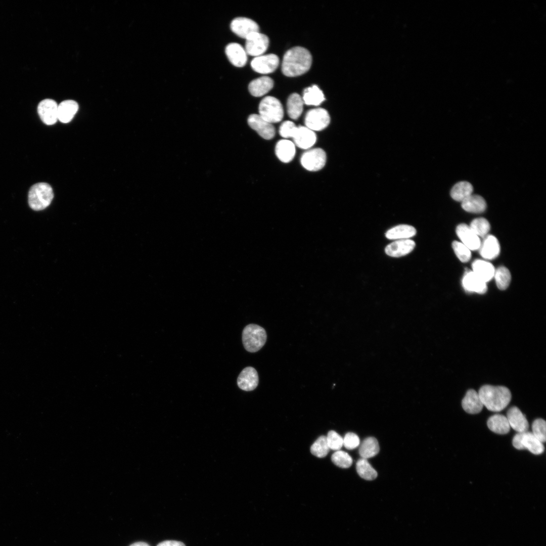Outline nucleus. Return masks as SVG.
Masks as SVG:
<instances>
[{"label":"nucleus","mask_w":546,"mask_h":546,"mask_svg":"<svg viewBox=\"0 0 546 546\" xmlns=\"http://www.w3.org/2000/svg\"><path fill=\"white\" fill-rule=\"evenodd\" d=\"M311 63L312 57L308 50L301 47H293L283 57L282 71L289 77L301 75L308 71Z\"/></svg>","instance_id":"nucleus-1"},{"label":"nucleus","mask_w":546,"mask_h":546,"mask_svg":"<svg viewBox=\"0 0 546 546\" xmlns=\"http://www.w3.org/2000/svg\"><path fill=\"white\" fill-rule=\"evenodd\" d=\"M478 393L483 406L493 412H499L505 408L512 397L510 390L503 386L485 385Z\"/></svg>","instance_id":"nucleus-2"},{"label":"nucleus","mask_w":546,"mask_h":546,"mask_svg":"<svg viewBox=\"0 0 546 546\" xmlns=\"http://www.w3.org/2000/svg\"><path fill=\"white\" fill-rule=\"evenodd\" d=\"M54 198L51 186L46 183H38L33 185L28 193V204L34 210H42L48 207Z\"/></svg>","instance_id":"nucleus-3"},{"label":"nucleus","mask_w":546,"mask_h":546,"mask_svg":"<svg viewBox=\"0 0 546 546\" xmlns=\"http://www.w3.org/2000/svg\"><path fill=\"white\" fill-rule=\"evenodd\" d=\"M267 335L264 328L256 324L246 326L242 332V342L245 349L251 352L260 350L266 341Z\"/></svg>","instance_id":"nucleus-4"},{"label":"nucleus","mask_w":546,"mask_h":546,"mask_svg":"<svg viewBox=\"0 0 546 546\" xmlns=\"http://www.w3.org/2000/svg\"><path fill=\"white\" fill-rule=\"evenodd\" d=\"M259 115L270 123L281 121L284 116V110L280 101L276 98L267 96L259 105Z\"/></svg>","instance_id":"nucleus-5"},{"label":"nucleus","mask_w":546,"mask_h":546,"mask_svg":"<svg viewBox=\"0 0 546 546\" xmlns=\"http://www.w3.org/2000/svg\"><path fill=\"white\" fill-rule=\"evenodd\" d=\"M513 446L519 450L527 449L532 453L539 455L544 450V446L531 432L517 433L512 440Z\"/></svg>","instance_id":"nucleus-6"},{"label":"nucleus","mask_w":546,"mask_h":546,"mask_svg":"<svg viewBox=\"0 0 546 546\" xmlns=\"http://www.w3.org/2000/svg\"><path fill=\"white\" fill-rule=\"evenodd\" d=\"M302 166L306 170L316 171L322 169L326 162V154L321 148H314L305 151L300 159Z\"/></svg>","instance_id":"nucleus-7"},{"label":"nucleus","mask_w":546,"mask_h":546,"mask_svg":"<svg viewBox=\"0 0 546 546\" xmlns=\"http://www.w3.org/2000/svg\"><path fill=\"white\" fill-rule=\"evenodd\" d=\"M330 122L328 111L322 108L309 110L304 119L305 126L312 131H320L326 128Z\"/></svg>","instance_id":"nucleus-8"},{"label":"nucleus","mask_w":546,"mask_h":546,"mask_svg":"<svg viewBox=\"0 0 546 546\" xmlns=\"http://www.w3.org/2000/svg\"><path fill=\"white\" fill-rule=\"evenodd\" d=\"M245 50L249 55L257 57L262 55L267 49L269 39L259 32L249 35L246 39Z\"/></svg>","instance_id":"nucleus-9"},{"label":"nucleus","mask_w":546,"mask_h":546,"mask_svg":"<svg viewBox=\"0 0 546 546\" xmlns=\"http://www.w3.org/2000/svg\"><path fill=\"white\" fill-rule=\"evenodd\" d=\"M279 64V59L274 54L256 57L251 62V66L253 70L261 74H268L274 72Z\"/></svg>","instance_id":"nucleus-10"},{"label":"nucleus","mask_w":546,"mask_h":546,"mask_svg":"<svg viewBox=\"0 0 546 546\" xmlns=\"http://www.w3.org/2000/svg\"><path fill=\"white\" fill-rule=\"evenodd\" d=\"M232 31L237 36L246 39L249 35L259 32V27L256 22L246 17H237L231 23Z\"/></svg>","instance_id":"nucleus-11"},{"label":"nucleus","mask_w":546,"mask_h":546,"mask_svg":"<svg viewBox=\"0 0 546 546\" xmlns=\"http://www.w3.org/2000/svg\"><path fill=\"white\" fill-rule=\"evenodd\" d=\"M250 127L265 140L272 139L275 135V128L272 123L268 122L259 114H253L248 118Z\"/></svg>","instance_id":"nucleus-12"},{"label":"nucleus","mask_w":546,"mask_h":546,"mask_svg":"<svg viewBox=\"0 0 546 546\" xmlns=\"http://www.w3.org/2000/svg\"><path fill=\"white\" fill-rule=\"evenodd\" d=\"M58 105L53 100L46 99L40 102L37 112L42 121L47 125L55 124L58 120Z\"/></svg>","instance_id":"nucleus-13"},{"label":"nucleus","mask_w":546,"mask_h":546,"mask_svg":"<svg viewBox=\"0 0 546 546\" xmlns=\"http://www.w3.org/2000/svg\"><path fill=\"white\" fill-rule=\"evenodd\" d=\"M456 233L464 245L470 250H478L481 245L479 237L466 224L458 225L456 229Z\"/></svg>","instance_id":"nucleus-14"},{"label":"nucleus","mask_w":546,"mask_h":546,"mask_svg":"<svg viewBox=\"0 0 546 546\" xmlns=\"http://www.w3.org/2000/svg\"><path fill=\"white\" fill-rule=\"evenodd\" d=\"M416 246L411 239L397 240L388 244L385 249L386 254L393 257H399L411 252Z\"/></svg>","instance_id":"nucleus-15"},{"label":"nucleus","mask_w":546,"mask_h":546,"mask_svg":"<svg viewBox=\"0 0 546 546\" xmlns=\"http://www.w3.org/2000/svg\"><path fill=\"white\" fill-rule=\"evenodd\" d=\"M225 53L229 61L236 67H243L247 63V54L245 49L238 43L228 44L225 47Z\"/></svg>","instance_id":"nucleus-16"},{"label":"nucleus","mask_w":546,"mask_h":546,"mask_svg":"<svg viewBox=\"0 0 546 546\" xmlns=\"http://www.w3.org/2000/svg\"><path fill=\"white\" fill-rule=\"evenodd\" d=\"M258 375L256 370L251 367L244 368L237 379V384L243 390L249 391L255 389L258 384Z\"/></svg>","instance_id":"nucleus-17"},{"label":"nucleus","mask_w":546,"mask_h":546,"mask_svg":"<svg viewBox=\"0 0 546 546\" xmlns=\"http://www.w3.org/2000/svg\"><path fill=\"white\" fill-rule=\"evenodd\" d=\"M294 144L302 149L311 148L316 142V136L313 131L306 126L297 127L293 138Z\"/></svg>","instance_id":"nucleus-18"},{"label":"nucleus","mask_w":546,"mask_h":546,"mask_svg":"<svg viewBox=\"0 0 546 546\" xmlns=\"http://www.w3.org/2000/svg\"><path fill=\"white\" fill-rule=\"evenodd\" d=\"M507 418L510 427L518 433L527 431L529 424L525 417L519 408L516 406L510 407L507 413Z\"/></svg>","instance_id":"nucleus-19"},{"label":"nucleus","mask_w":546,"mask_h":546,"mask_svg":"<svg viewBox=\"0 0 546 546\" xmlns=\"http://www.w3.org/2000/svg\"><path fill=\"white\" fill-rule=\"evenodd\" d=\"M462 285L466 291L480 294L486 293L487 289L486 283L471 270H467L465 274L462 279Z\"/></svg>","instance_id":"nucleus-20"},{"label":"nucleus","mask_w":546,"mask_h":546,"mask_svg":"<svg viewBox=\"0 0 546 546\" xmlns=\"http://www.w3.org/2000/svg\"><path fill=\"white\" fill-rule=\"evenodd\" d=\"M481 256L484 259H493L499 255L500 245L497 239L492 235H487L481 243L479 249Z\"/></svg>","instance_id":"nucleus-21"},{"label":"nucleus","mask_w":546,"mask_h":546,"mask_svg":"<svg viewBox=\"0 0 546 546\" xmlns=\"http://www.w3.org/2000/svg\"><path fill=\"white\" fill-rule=\"evenodd\" d=\"M462 406L464 410L470 414L479 413L484 406L478 393L474 389L467 391L462 401Z\"/></svg>","instance_id":"nucleus-22"},{"label":"nucleus","mask_w":546,"mask_h":546,"mask_svg":"<svg viewBox=\"0 0 546 546\" xmlns=\"http://www.w3.org/2000/svg\"><path fill=\"white\" fill-rule=\"evenodd\" d=\"M274 86L273 80L268 76H262L251 81L248 85L250 93L254 97H261L267 93Z\"/></svg>","instance_id":"nucleus-23"},{"label":"nucleus","mask_w":546,"mask_h":546,"mask_svg":"<svg viewBox=\"0 0 546 546\" xmlns=\"http://www.w3.org/2000/svg\"><path fill=\"white\" fill-rule=\"evenodd\" d=\"M276 154L283 162L288 163L294 158L296 150L294 143L288 140L278 142L275 148Z\"/></svg>","instance_id":"nucleus-24"},{"label":"nucleus","mask_w":546,"mask_h":546,"mask_svg":"<svg viewBox=\"0 0 546 546\" xmlns=\"http://www.w3.org/2000/svg\"><path fill=\"white\" fill-rule=\"evenodd\" d=\"M472 271L481 280L486 283L494 277L495 268L490 262L483 260H475L472 264Z\"/></svg>","instance_id":"nucleus-25"},{"label":"nucleus","mask_w":546,"mask_h":546,"mask_svg":"<svg viewBox=\"0 0 546 546\" xmlns=\"http://www.w3.org/2000/svg\"><path fill=\"white\" fill-rule=\"evenodd\" d=\"M79 108L78 103L73 100L62 101L58 106V119L61 122H69L74 117Z\"/></svg>","instance_id":"nucleus-26"},{"label":"nucleus","mask_w":546,"mask_h":546,"mask_svg":"<svg viewBox=\"0 0 546 546\" xmlns=\"http://www.w3.org/2000/svg\"><path fill=\"white\" fill-rule=\"evenodd\" d=\"M416 229L410 225L400 224L388 230L385 233L386 237L390 240L407 239L416 234Z\"/></svg>","instance_id":"nucleus-27"},{"label":"nucleus","mask_w":546,"mask_h":546,"mask_svg":"<svg viewBox=\"0 0 546 546\" xmlns=\"http://www.w3.org/2000/svg\"><path fill=\"white\" fill-rule=\"evenodd\" d=\"M487 425L493 432L502 435L507 434L511 428L507 417L500 414H495L489 417Z\"/></svg>","instance_id":"nucleus-28"},{"label":"nucleus","mask_w":546,"mask_h":546,"mask_svg":"<svg viewBox=\"0 0 546 546\" xmlns=\"http://www.w3.org/2000/svg\"><path fill=\"white\" fill-rule=\"evenodd\" d=\"M462 207L467 212L480 213L485 210L486 203L481 196L472 194L462 202Z\"/></svg>","instance_id":"nucleus-29"},{"label":"nucleus","mask_w":546,"mask_h":546,"mask_svg":"<svg viewBox=\"0 0 546 546\" xmlns=\"http://www.w3.org/2000/svg\"><path fill=\"white\" fill-rule=\"evenodd\" d=\"M303 104V99L299 94H291L287 102V110L289 116L292 119H297L302 113Z\"/></svg>","instance_id":"nucleus-30"},{"label":"nucleus","mask_w":546,"mask_h":546,"mask_svg":"<svg viewBox=\"0 0 546 546\" xmlns=\"http://www.w3.org/2000/svg\"><path fill=\"white\" fill-rule=\"evenodd\" d=\"M302 98L305 104L314 106L320 105L325 100L323 92L316 85L305 88Z\"/></svg>","instance_id":"nucleus-31"},{"label":"nucleus","mask_w":546,"mask_h":546,"mask_svg":"<svg viewBox=\"0 0 546 546\" xmlns=\"http://www.w3.org/2000/svg\"><path fill=\"white\" fill-rule=\"evenodd\" d=\"M472 185L467 181H460L455 184L450 191V196L455 201L462 202L472 194Z\"/></svg>","instance_id":"nucleus-32"},{"label":"nucleus","mask_w":546,"mask_h":546,"mask_svg":"<svg viewBox=\"0 0 546 546\" xmlns=\"http://www.w3.org/2000/svg\"><path fill=\"white\" fill-rule=\"evenodd\" d=\"M380 450L377 440L373 437L366 438L360 445L359 454L361 458L368 459L377 455Z\"/></svg>","instance_id":"nucleus-33"},{"label":"nucleus","mask_w":546,"mask_h":546,"mask_svg":"<svg viewBox=\"0 0 546 546\" xmlns=\"http://www.w3.org/2000/svg\"><path fill=\"white\" fill-rule=\"evenodd\" d=\"M358 474L362 478L367 480H373L377 477V471L372 467L367 459L361 458L358 460L356 465Z\"/></svg>","instance_id":"nucleus-34"},{"label":"nucleus","mask_w":546,"mask_h":546,"mask_svg":"<svg viewBox=\"0 0 546 546\" xmlns=\"http://www.w3.org/2000/svg\"><path fill=\"white\" fill-rule=\"evenodd\" d=\"M497 288L501 290L506 289L510 285L511 275L509 270L505 266H499L495 269L494 277Z\"/></svg>","instance_id":"nucleus-35"},{"label":"nucleus","mask_w":546,"mask_h":546,"mask_svg":"<svg viewBox=\"0 0 546 546\" xmlns=\"http://www.w3.org/2000/svg\"><path fill=\"white\" fill-rule=\"evenodd\" d=\"M470 228L479 237H485L488 234L490 225L488 221L483 217L474 219L470 223Z\"/></svg>","instance_id":"nucleus-36"},{"label":"nucleus","mask_w":546,"mask_h":546,"mask_svg":"<svg viewBox=\"0 0 546 546\" xmlns=\"http://www.w3.org/2000/svg\"><path fill=\"white\" fill-rule=\"evenodd\" d=\"M326 436H321L319 437L310 447V452L314 456L318 458L325 457L329 451Z\"/></svg>","instance_id":"nucleus-37"},{"label":"nucleus","mask_w":546,"mask_h":546,"mask_svg":"<svg viewBox=\"0 0 546 546\" xmlns=\"http://www.w3.org/2000/svg\"><path fill=\"white\" fill-rule=\"evenodd\" d=\"M331 460L335 465L342 468H348L352 464L351 456L346 452L340 450L332 455Z\"/></svg>","instance_id":"nucleus-38"},{"label":"nucleus","mask_w":546,"mask_h":546,"mask_svg":"<svg viewBox=\"0 0 546 546\" xmlns=\"http://www.w3.org/2000/svg\"><path fill=\"white\" fill-rule=\"evenodd\" d=\"M532 433L542 443L546 440V423L541 418L535 420L532 425Z\"/></svg>","instance_id":"nucleus-39"},{"label":"nucleus","mask_w":546,"mask_h":546,"mask_svg":"<svg viewBox=\"0 0 546 546\" xmlns=\"http://www.w3.org/2000/svg\"><path fill=\"white\" fill-rule=\"evenodd\" d=\"M452 247L454 252L460 259L463 262H467L471 257V250L461 242L453 241Z\"/></svg>","instance_id":"nucleus-40"},{"label":"nucleus","mask_w":546,"mask_h":546,"mask_svg":"<svg viewBox=\"0 0 546 546\" xmlns=\"http://www.w3.org/2000/svg\"><path fill=\"white\" fill-rule=\"evenodd\" d=\"M326 439L330 449L339 450L343 446V438L335 431H330Z\"/></svg>","instance_id":"nucleus-41"},{"label":"nucleus","mask_w":546,"mask_h":546,"mask_svg":"<svg viewBox=\"0 0 546 546\" xmlns=\"http://www.w3.org/2000/svg\"><path fill=\"white\" fill-rule=\"evenodd\" d=\"M297 127L295 124L291 121H285L283 122L279 128L280 134L284 138H293Z\"/></svg>","instance_id":"nucleus-42"},{"label":"nucleus","mask_w":546,"mask_h":546,"mask_svg":"<svg viewBox=\"0 0 546 546\" xmlns=\"http://www.w3.org/2000/svg\"><path fill=\"white\" fill-rule=\"evenodd\" d=\"M358 436L352 432L346 433L343 438V445L348 449H353L359 445Z\"/></svg>","instance_id":"nucleus-43"},{"label":"nucleus","mask_w":546,"mask_h":546,"mask_svg":"<svg viewBox=\"0 0 546 546\" xmlns=\"http://www.w3.org/2000/svg\"><path fill=\"white\" fill-rule=\"evenodd\" d=\"M157 546H185L180 541L175 540H165L159 543Z\"/></svg>","instance_id":"nucleus-44"},{"label":"nucleus","mask_w":546,"mask_h":546,"mask_svg":"<svg viewBox=\"0 0 546 546\" xmlns=\"http://www.w3.org/2000/svg\"><path fill=\"white\" fill-rule=\"evenodd\" d=\"M129 546H149L147 543L144 542H136L132 543Z\"/></svg>","instance_id":"nucleus-45"}]
</instances>
